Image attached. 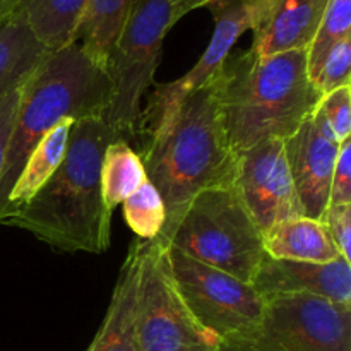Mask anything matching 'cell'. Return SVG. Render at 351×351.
Here are the masks:
<instances>
[{
  "label": "cell",
  "mask_w": 351,
  "mask_h": 351,
  "mask_svg": "<svg viewBox=\"0 0 351 351\" xmlns=\"http://www.w3.org/2000/svg\"><path fill=\"white\" fill-rule=\"evenodd\" d=\"M130 0H89L75 33L77 43L96 64L106 69L110 53L122 31Z\"/></svg>",
  "instance_id": "20"
},
{
  "label": "cell",
  "mask_w": 351,
  "mask_h": 351,
  "mask_svg": "<svg viewBox=\"0 0 351 351\" xmlns=\"http://www.w3.org/2000/svg\"><path fill=\"white\" fill-rule=\"evenodd\" d=\"M233 187L263 233L276 223L304 216L283 139L271 137L237 153Z\"/></svg>",
  "instance_id": "11"
},
{
  "label": "cell",
  "mask_w": 351,
  "mask_h": 351,
  "mask_svg": "<svg viewBox=\"0 0 351 351\" xmlns=\"http://www.w3.org/2000/svg\"><path fill=\"white\" fill-rule=\"evenodd\" d=\"M119 137L103 117L72 123L60 167L3 225L26 230L62 252L108 250L112 213L103 201L101 163L106 146Z\"/></svg>",
  "instance_id": "1"
},
{
  "label": "cell",
  "mask_w": 351,
  "mask_h": 351,
  "mask_svg": "<svg viewBox=\"0 0 351 351\" xmlns=\"http://www.w3.org/2000/svg\"><path fill=\"white\" fill-rule=\"evenodd\" d=\"M146 240L130 243L129 254L120 267L108 312L88 351H139L136 336L137 288Z\"/></svg>",
  "instance_id": "15"
},
{
  "label": "cell",
  "mask_w": 351,
  "mask_h": 351,
  "mask_svg": "<svg viewBox=\"0 0 351 351\" xmlns=\"http://www.w3.org/2000/svg\"><path fill=\"white\" fill-rule=\"evenodd\" d=\"M19 96L21 89H16V91L0 98V177H2L7 144H9L10 130H12L14 125V117H16L17 105H19Z\"/></svg>",
  "instance_id": "28"
},
{
  "label": "cell",
  "mask_w": 351,
  "mask_h": 351,
  "mask_svg": "<svg viewBox=\"0 0 351 351\" xmlns=\"http://www.w3.org/2000/svg\"><path fill=\"white\" fill-rule=\"evenodd\" d=\"M351 36V0H329L315 36L307 48L308 75L315 84L329 51Z\"/></svg>",
  "instance_id": "22"
},
{
  "label": "cell",
  "mask_w": 351,
  "mask_h": 351,
  "mask_svg": "<svg viewBox=\"0 0 351 351\" xmlns=\"http://www.w3.org/2000/svg\"><path fill=\"white\" fill-rule=\"evenodd\" d=\"M252 287L263 298L314 295L335 304L351 305V266L345 259L315 264L264 256Z\"/></svg>",
  "instance_id": "13"
},
{
  "label": "cell",
  "mask_w": 351,
  "mask_h": 351,
  "mask_svg": "<svg viewBox=\"0 0 351 351\" xmlns=\"http://www.w3.org/2000/svg\"><path fill=\"white\" fill-rule=\"evenodd\" d=\"M226 137L235 153L271 137L288 139L321 101L307 48L257 57L230 53L216 75Z\"/></svg>",
  "instance_id": "3"
},
{
  "label": "cell",
  "mask_w": 351,
  "mask_h": 351,
  "mask_svg": "<svg viewBox=\"0 0 351 351\" xmlns=\"http://www.w3.org/2000/svg\"><path fill=\"white\" fill-rule=\"evenodd\" d=\"M339 144L315 106L314 113L285 139L288 167L305 218L322 219L329 206Z\"/></svg>",
  "instance_id": "12"
},
{
  "label": "cell",
  "mask_w": 351,
  "mask_h": 351,
  "mask_svg": "<svg viewBox=\"0 0 351 351\" xmlns=\"http://www.w3.org/2000/svg\"><path fill=\"white\" fill-rule=\"evenodd\" d=\"M215 17V33L204 53L194 67L182 77L170 82L156 84L147 99L146 110H143L139 127L141 147L171 122L182 103L194 91L201 89L218 75L223 62L232 53L233 45L245 31L256 24V2L254 0H218L208 5Z\"/></svg>",
  "instance_id": "10"
},
{
  "label": "cell",
  "mask_w": 351,
  "mask_h": 351,
  "mask_svg": "<svg viewBox=\"0 0 351 351\" xmlns=\"http://www.w3.org/2000/svg\"><path fill=\"white\" fill-rule=\"evenodd\" d=\"M74 120H62L58 122L43 139L38 143V146L27 156L19 177L14 182L10 194L7 197L5 209L0 216V223L12 215L16 209L26 204L48 180L51 175L57 171L67 153L69 134Z\"/></svg>",
  "instance_id": "18"
},
{
  "label": "cell",
  "mask_w": 351,
  "mask_h": 351,
  "mask_svg": "<svg viewBox=\"0 0 351 351\" xmlns=\"http://www.w3.org/2000/svg\"><path fill=\"white\" fill-rule=\"evenodd\" d=\"M264 252L273 259L328 264L343 259L322 219H285L263 233Z\"/></svg>",
  "instance_id": "16"
},
{
  "label": "cell",
  "mask_w": 351,
  "mask_h": 351,
  "mask_svg": "<svg viewBox=\"0 0 351 351\" xmlns=\"http://www.w3.org/2000/svg\"><path fill=\"white\" fill-rule=\"evenodd\" d=\"M89 0H26L23 12L34 36L48 51L74 43Z\"/></svg>",
  "instance_id": "19"
},
{
  "label": "cell",
  "mask_w": 351,
  "mask_h": 351,
  "mask_svg": "<svg viewBox=\"0 0 351 351\" xmlns=\"http://www.w3.org/2000/svg\"><path fill=\"white\" fill-rule=\"evenodd\" d=\"M139 156L165 202L167 221L156 242L167 247L192 199L208 189L230 187L235 178L237 153L223 125L216 77L182 103Z\"/></svg>",
  "instance_id": "2"
},
{
  "label": "cell",
  "mask_w": 351,
  "mask_h": 351,
  "mask_svg": "<svg viewBox=\"0 0 351 351\" xmlns=\"http://www.w3.org/2000/svg\"><path fill=\"white\" fill-rule=\"evenodd\" d=\"M147 180L143 160L130 143L119 137L106 146L101 163V194L106 209L113 213L134 191Z\"/></svg>",
  "instance_id": "21"
},
{
  "label": "cell",
  "mask_w": 351,
  "mask_h": 351,
  "mask_svg": "<svg viewBox=\"0 0 351 351\" xmlns=\"http://www.w3.org/2000/svg\"><path fill=\"white\" fill-rule=\"evenodd\" d=\"M317 110L322 113L326 122L331 127L336 141H343L351 137V86L335 89L329 95H324L319 101Z\"/></svg>",
  "instance_id": "25"
},
{
  "label": "cell",
  "mask_w": 351,
  "mask_h": 351,
  "mask_svg": "<svg viewBox=\"0 0 351 351\" xmlns=\"http://www.w3.org/2000/svg\"><path fill=\"white\" fill-rule=\"evenodd\" d=\"M322 221L328 225L329 233L345 261H351V204L328 206Z\"/></svg>",
  "instance_id": "26"
},
{
  "label": "cell",
  "mask_w": 351,
  "mask_h": 351,
  "mask_svg": "<svg viewBox=\"0 0 351 351\" xmlns=\"http://www.w3.org/2000/svg\"><path fill=\"white\" fill-rule=\"evenodd\" d=\"M171 7H173L175 21H180L185 14L192 12V10L199 9V7L208 5V0H170Z\"/></svg>",
  "instance_id": "29"
},
{
  "label": "cell",
  "mask_w": 351,
  "mask_h": 351,
  "mask_svg": "<svg viewBox=\"0 0 351 351\" xmlns=\"http://www.w3.org/2000/svg\"><path fill=\"white\" fill-rule=\"evenodd\" d=\"M351 204V137L339 144L338 160L331 178L329 206Z\"/></svg>",
  "instance_id": "27"
},
{
  "label": "cell",
  "mask_w": 351,
  "mask_h": 351,
  "mask_svg": "<svg viewBox=\"0 0 351 351\" xmlns=\"http://www.w3.org/2000/svg\"><path fill=\"white\" fill-rule=\"evenodd\" d=\"M211 2H218V0H208V5H209V3H211ZM208 5H206V7H208Z\"/></svg>",
  "instance_id": "31"
},
{
  "label": "cell",
  "mask_w": 351,
  "mask_h": 351,
  "mask_svg": "<svg viewBox=\"0 0 351 351\" xmlns=\"http://www.w3.org/2000/svg\"><path fill=\"white\" fill-rule=\"evenodd\" d=\"M139 351H223L221 339L204 328L178 291L167 249L146 242L136 307Z\"/></svg>",
  "instance_id": "7"
},
{
  "label": "cell",
  "mask_w": 351,
  "mask_h": 351,
  "mask_svg": "<svg viewBox=\"0 0 351 351\" xmlns=\"http://www.w3.org/2000/svg\"><path fill=\"white\" fill-rule=\"evenodd\" d=\"M264 300L256 331L223 351H351V305L314 295Z\"/></svg>",
  "instance_id": "9"
},
{
  "label": "cell",
  "mask_w": 351,
  "mask_h": 351,
  "mask_svg": "<svg viewBox=\"0 0 351 351\" xmlns=\"http://www.w3.org/2000/svg\"><path fill=\"white\" fill-rule=\"evenodd\" d=\"M168 245L249 285L266 256L263 232L233 185L195 195Z\"/></svg>",
  "instance_id": "5"
},
{
  "label": "cell",
  "mask_w": 351,
  "mask_h": 351,
  "mask_svg": "<svg viewBox=\"0 0 351 351\" xmlns=\"http://www.w3.org/2000/svg\"><path fill=\"white\" fill-rule=\"evenodd\" d=\"M48 55L23 10L0 23V98L23 88Z\"/></svg>",
  "instance_id": "17"
},
{
  "label": "cell",
  "mask_w": 351,
  "mask_h": 351,
  "mask_svg": "<svg viewBox=\"0 0 351 351\" xmlns=\"http://www.w3.org/2000/svg\"><path fill=\"white\" fill-rule=\"evenodd\" d=\"M175 24L170 0H130L125 23L106 62L112 98L103 117L127 143L139 139L143 98L154 81L165 36Z\"/></svg>",
  "instance_id": "6"
},
{
  "label": "cell",
  "mask_w": 351,
  "mask_h": 351,
  "mask_svg": "<svg viewBox=\"0 0 351 351\" xmlns=\"http://www.w3.org/2000/svg\"><path fill=\"white\" fill-rule=\"evenodd\" d=\"M343 86H351V36L339 41L329 51L315 79V88L321 96L329 95Z\"/></svg>",
  "instance_id": "24"
},
{
  "label": "cell",
  "mask_w": 351,
  "mask_h": 351,
  "mask_svg": "<svg viewBox=\"0 0 351 351\" xmlns=\"http://www.w3.org/2000/svg\"><path fill=\"white\" fill-rule=\"evenodd\" d=\"M112 98L106 69L77 43L51 51L21 88L0 177V216L31 151L62 120L105 117Z\"/></svg>",
  "instance_id": "4"
},
{
  "label": "cell",
  "mask_w": 351,
  "mask_h": 351,
  "mask_svg": "<svg viewBox=\"0 0 351 351\" xmlns=\"http://www.w3.org/2000/svg\"><path fill=\"white\" fill-rule=\"evenodd\" d=\"M26 0H0V23L12 17L14 14L23 9Z\"/></svg>",
  "instance_id": "30"
},
{
  "label": "cell",
  "mask_w": 351,
  "mask_h": 351,
  "mask_svg": "<svg viewBox=\"0 0 351 351\" xmlns=\"http://www.w3.org/2000/svg\"><path fill=\"white\" fill-rule=\"evenodd\" d=\"M165 249L182 298L194 317L221 339L223 350L256 331L266 300L252 285L206 266L175 247L167 245Z\"/></svg>",
  "instance_id": "8"
},
{
  "label": "cell",
  "mask_w": 351,
  "mask_h": 351,
  "mask_svg": "<svg viewBox=\"0 0 351 351\" xmlns=\"http://www.w3.org/2000/svg\"><path fill=\"white\" fill-rule=\"evenodd\" d=\"M256 24L249 48L257 57L304 50L312 43L329 0H254Z\"/></svg>",
  "instance_id": "14"
},
{
  "label": "cell",
  "mask_w": 351,
  "mask_h": 351,
  "mask_svg": "<svg viewBox=\"0 0 351 351\" xmlns=\"http://www.w3.org/2000/svg\"><path fill=\"white\" fill-rule=\"evenodd\" d=\"M122 206L123 218L137 239L153 242L161 235L167 221V209L160 192L149 180L134 191Z\"/></svg>",
  "instance_id": "23"
}]
</instances>
